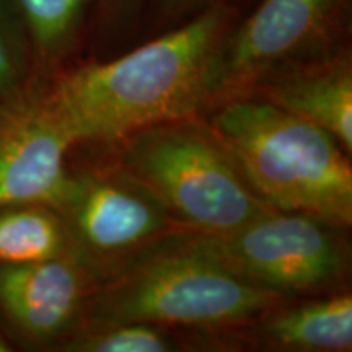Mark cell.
<instances>
[{"label": "cell", "mask_w": 352, "mask_h": 352, "mask_svg": "<svg viewBox=\"0 0 352 352\" xmlns=\"http://www.w3.org/2000/svg\"><path fill=\"white\" fill-rule=\"evenodd\" d=\"M338 230L311 215L272 209L226 235H202L232 272L289 297L329 289L344 277L349 254Z\"/></svg>", "instance_id": "cell-5"}, {"label": "cell", "mask_w": 352, "mask_h": 352, "mask_svg": "<svg viewBox=\"0 0 352 352\" xmlns=\"http://www.w3.org/2000/svg\"><path fill=\"white\" fill-rule=\"evenodd\" d=\"M70 240V254L94 283L179 227L168 209L121 166L72 175L57 210Z\"/></svg>", "instance_id": "cell-6"}, {"label": "cell", "mask_w": 352, "mask_h": 352, "mask_svg": "<svg viewBox=\"0 0 352 352\" xmlns=\"http://www.w3.org/2000/svg\"><path fill=\"white\" fill-rule=\"evenodd\" d=\"M94 279L72 254L0 264V308L21 333L52 341L74 328Z\"/></svg>", "instance_id": "cell-9"}, {"label": "cell", "mask_w": 352, "mask_h": 352, "mask_svg": "<svg viewBox=\"0 0 352 352\" xmlns=\"http://www.w3.org/2000/svg\"><path fill=\"white\" fill-rule=\"evenodd\" d=\"M7 351H10V347H8L7 341L3 340V336L0 334V352H7Z\"/></svg>", "instance_id": "cell-18"}, {"label": "cell", "mask_w": 352, "mask_h": 352, "mask_svg": "<svg viewBox=\"0 0 352 352\" xmlns=\"http://www.w3.org/2000/svg\"><path fill=\"white\" fill-rule=\"evenodd\" d=\"M116 144L118 166L152 191L183 228L226 235L272 210L212 127L195 116L147 126Z\"/></svg>", "instance_id": "cell-4"}, {"label": "cell", "mask_w": 352, "mask_h": 352, "mask_svg": "<svg viewBox=\"0 0 352 352\" xmlns=\"http://www.w3.org/2000/svg\"><path fill=\"white\" fill-rule=\"evenodd\" d=\"M284 307V305H283ZM266 314L261 333L267 342L289 351L346 352L352 349V297L316 298Z\"/></svg>", "instance_id": "cell-11"}, {"label": "cell", "mask_w": 352, "mask_h": 352, "mask_svg": "<svg viewBox=\"0 0 352 352\" xmlns=\"http://www.w3.org/2000/svg\"><path fill=\"white\" fill-rule=\"evenodd\" d=\"M145 0H98L94 20L95 33L104 38L126 33L142 12Z\"/></svg>", "instance_id": "cell-16"}, {"label": "cell", "mask_w": 352, "mask_h": 352, "mask_svg": "<svg viewBox=\"0 0 352 352\" xmlns=\"http://www.w3.org/2000/svg\"><path fill=\"white\" fill-rule=\"evenodd\" d=\"M72 140L41 98L16 100L0 113V208L39 204L59 210L72 173Z\"/></svg>", "instance_id": "cell-8"}, {"label": "cell", "mask_w": 352, "mask_h": 352, "mask_svg": "<svg viewBox=\"0 0 352 352\" xmlns=\"http://www.w3.org/2000/svg\"><path fill=\"white\" fill-rule=\"evenodd\" d=\"M65 349L74 352H170L178 349V342L165 327L124 321L83 327Z\"/></svg>", "instance_id": "cell-15"}, {"label": "cell", "mask_w": 352, "mask_h": 352, "mask_svg": "<svg viewBox=\"0 0 352 352\" xmlns=\"http://www.w3.org/2000/svg\"><path fill=\"white\" fill-rule=\"evenodd\" d=\"M210 127L270 208L351 227L352 168L329 132L256 95L227 98Z\"/></svg>", "instance_id": "cell-3"}, {"label": "cell", "mask_w": 352, "mask_h": 352, "mask_svg": "<svg viewBox=\"0 0 352 352\" xmlns=\"http://www.w3.org/2000/svg\"><path fill=\"white\" fill-rule=\"evenodd\" d=\"M285 297L241 279L210 252L204 235L176 230L153 241L95 284L87 324L240 327L283 307Z\"/></svg>", "instance_id": "cell-2"}, {"label": "cell", "mask_w": 352, "mask_h": 352, "mask_svg": "<svg viewBox=\"0 0 352 352\" xmlns=\"http://www.w3.org/2000/svg\"><path fill=\"white\" fill-rule=\"evenodd\" d=\"M245 95H256L321 127L351 153L352 59L349 47L324 59L272 74Z\"/></svg>", "instance_id": "cell-10"}, {"label": "cell", "mask_w": 352, "mask_h": 352, "mask_svg": "<svg viewBox=\"0 0 352 352\" xmlns=\"http://www.w3.org/2000/svg\"><path fill=\"white\" fill-rule=\"evenodd\" d=\"M96 3L98 0H15L36 74L59 67L72 54Z\"/></svg>", "instance_id": "cell-12"}, {"label": "cell", "mask_w": 352, "mask_h": 352, "mask_svg": "<svg viewBox=\"0 0 352 352\" xmlns=\"http://www.w3.org/2000/svg\"><path fill=\"white\" fill-rule=\"evenodd\" d=\"M235 23L232 3H215L116 59L63 70L41 100L72 144H116L147 126L196 116L222 96V50Z\"/></svg>", "instance_id": "cell-1"}, {"label": "cell", "mask_w": 352, "mask_h": 352, "mask_svg": "<svg viewBox=\"0 0 352 352\" xmlns=\"http://www.w3.org/2000/svg\"><path fill=\"white\" fill-rule=\"evenodd\" d=\"M220 2L230 3L228 0H158V12L165 21H178L182 19H191Z\"/></svg>", "instance_id": "cell-17"}, {"label": "cell", "mask_w": 352, "mask_h": 352, "mask_svg": "<svg viewBox=\"0 0 352 352\" xmlns=\"http://www.w3.org/2000/svg\"><path fill=\"white\" fill-rule=\"evenodd\" d=\"M34 74L32 44L15 0H0V104L20 100Z\"/></svg>", "instance_id": "cell-14"}, {"label": "cell", "mask_w": 352, "mask_h": 352, "mask_svg": "<svg viewBox=\"0 0 352 352\" xmlns=\"http://www.w3.org/2000/svg\"><path fill=\"white\" fill-rule=\"evenodd\" d=\"M349 0H263L233 25L222 50V96L248 94L263 78L347 50Z\"/></svg>", "instance_id": "cell-7"}, {"label": "cell", "mask_w": 352, "mask_h": 352, "mask_svg": "<svg viewBox=\"0 0 352 352\" xmlns=\"http://www.w3.org/2000/svg\"><path fill=\"white\" fill-rule=\"evenodd\" d=\"M6 107H7V104H0V113H2L3 109H6Z\"/></svg>", "instance_id": "cell-19"}, {"label": "cell", "mask_w": 352, "mask_h": 352, "mask_svg": "<svg viewBox=\"0 0 352 352\" xmlns=\"http://www.w3.org/2000/svg\"><path fill=\"white\" fill-rule=\"evenodd\" d=\"M70 254L63 215L50 206L0 208V264L44 261Z\"/></svg>", "instance_id": "cell-13"}]
</instances>
